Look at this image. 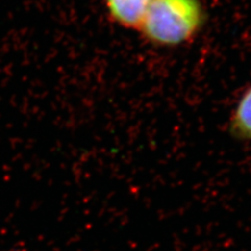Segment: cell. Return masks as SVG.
Masks as SVG:
<instances>
[{"label": "cell", "mask_w": 251, "mask_h": 251, "mask_svg": "<svg viewBox=\"0 0 251 251\" xmlns=\"http://www.w3.org/2000/svg\"><path fill=\"white\" fill-rule=\"evenodd\" d=\"M203 18L198 0H153L140 30L160 45H178L197 33Z\"/></svg>", "instance_id": "1"}, {"label": "cell", "mask_w": 251, "mask_h": 251, "mask_svg": "<svg viewBox=\"0 0 251 251\" xmlns=\"http://www.w3.org/2000/svg\"><path fill=\"white\" fill-rule=\"evenodd\" d=\"M232 127L240 136L251 139V88L245 92L235 109Z\"/></svg>", "instance_id": "3"}, {"label": "cell", "mask_w": 251, "mask_h": 251, "mask_svg": "<svg viewBox=\"0 0 251 251\" xmlns=\"http://www.w3.org/2000/svg\"><path fill=\"white\" fill-rule=\"evenodd\" d=\"M153 0H106L111 18L128 28H140Z\"/></svg>", "instance_id": "2"}]
</instances>
